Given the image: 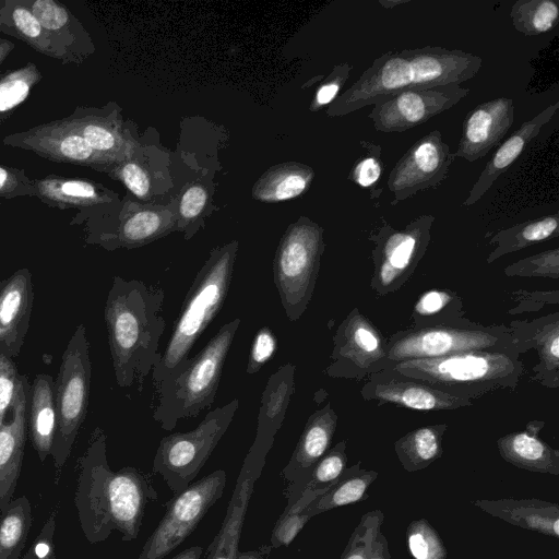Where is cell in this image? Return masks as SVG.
<instances>
[{"label": "cell", "mask_w": 559, "mask_h": 559, "mask_svg": "<svg viewBox=\"0 0 559 559\" xmlns=\"http://www.w3.org/2000/svg\"><path fill=\"white\" fill-rule=\"evenodd\" d=\"M436 217L420 215L397 229L386 221L368 236L373 243V273L370 287L381 296L402 288L413 276L428 250Z\"/></svg>", "instance_id": "30bf717a"}, {"label": "cell", "mask_w": 559, "mask_h": 559, "mask_svg": "<svg viewBox=\"0 0 559 559\" xmlns=\"http://www.w3.org/2000/svg\"><path fill=\"white\" fill-rule=\"evenodd\" d=\"M238 251V241L212 249L183 300L173 332L152 369L155 384L189 357L197 340L216 317L227 297Z\"/></svg>", "instance_id": "277c9868"}, {"label": "cell", "mask_w": 559, "mask_h": 559, "mask_svg": "<svg viewBox=\"0 0 559 559\" xmlns=\"http://www.w3.org/2000/svg\"><path fill=\"white\" fill-rule=\"evenodd\" d=\"M106 435L97 427L83 455L74 503L82 532L91 544L105 542L114 531L122 542L139 536L146 506L157 499L148 474L135 467L114 472L106 454Z\"/></svg>", "instance_id": "6da1fadb"}, {"label": "cell", "mask_w": 559, "mask_h": 559, "mask_svg": "<svg viewBox=\"0 0 559 559\" xmlns=\"http://www.w3.org/2000/svg\"><path fill=\"white\" fill-rule=\"evenodd\" d=\"M402 53L411 66L409 88L460 85L473 79L483 64V59L472 52L439 46L403 49Z\"/></svg>", "instance_id": "ffe728a7"}, {"label": "cell", "mask_w": 559, "mask_h": 559, "mask_svg": "<svg viewBox=\"0 0 559 559\" xmlns=\"http://www.w3.org/2000/svg\"><path fill=\"white\" fill-rule=\"evenodd\" d=\"M323 228L308 217L290 224L273 260V278L285 314L297 321L311 301L324 252Z\"/></svg>", "instance_id": "52a82bcc"}, {"label": "cell", "mask_w": 559, "mask_h": 559, "mask_svg": "<svg viewBox=\"0 0 559 559\" xmlns=\"http://www.w3.org/2000/svg\"><path fill=\"white\" fill-rule=\"evenodd\" d=\"M67 118L95 152L114 164L129 158L130 142L124 136L115 104L103 108L78 105Z\"/></svg>", "instance_id": "d4e9b609"}, {"label": "cell", "mask_w": 559, "mask_h": 559, "mask_svg": "<svg viewBox=\"0 0 559 559\" xmlns=\"http://www.w3.org/2000/svg\"><path fill=\"white\" fill-rule=\"evenodd\" d=\"M238 406L239 400L235 399L209 412L195 429L162 438L153 472L163 477L175 496L192 484L231 424Z\"/></svg>", "instance_id": "9c48e42d"}, {"label": "cell", "mask_w": 559, "mask_h": 559, "mask_svg": "<svg viewBox=\"0 0 559 559\" xmlns=\"http://www.w3.org/2000/svg\"><path fill=\"white\" fill-rule=\"evenodd\" d=\"M36 194L44 204L59 210H88L115 202L116 194L87 179L50 174L33 179Z\"/></svg>", "instance_id": "f546056e"}, {"label": "cell", "mask_w": 559, "mask_h": 559, "mask_svg": "<svg viewBox=\"0 0 559 559\" xmlns=\"http://www.w3.org/2000/svg\"><path fill=\"white\" fill-rule=\"evenodd\" d=\"M32 525V509L26 496L12 499L0 512V559H23Z\"/></svg>", "instance_id": "ab89813d"}, {"label": "cell", "mask_w": 559, "mask_h": 559, "mask_svg": "<svg viewBox=\"0 0 559 559\" xmlns=\"http://www.w3.org/2000/svg\"><path fill=\"white\" fill-rule=\"evenodd\" d=\"M109 204L78 211L70 221L72 226L85 225L86 243L98 245L106 250L133 249L176 228V218L168 211L126 203L114 215Z\"/></svg>", "instance_id": "8fae6325"}, {"label": "cell", "mask_w": 559, "mask_h": 559, "mask_svg": "<svg viewBox=\"0 0 559 559\" xmlns=\"http://www.w3.org/2000/svg\"><path fill=\"white\" fill-rule=\"evenodd\" d=\"M559 236V214L555 212L535 219H528L511 227L500 229L489 240L495 249L487 255L492 263L506 254L525 249L535 243Z\"/></svg>", "instance_id": "e575fe53"}, {"label": "cell", "mask_w": 559, "mask_h": 559, "mask_svg": "<svg viewBox=\"0 0 559 559\" xmlns=\"http://www.w3.org/2000/svg\"><path fill=\"white\" fill-rule=\"evenodd\" d=\"M409 328L465 322L463 299L451 289L433 288L419 296L414 305Z\"/></svg>", "instance_id": "74e56055"}, {"label": "cell", "mask_w": 559, "mask_h": 559, "mask_svg": "<svg viewBox=\"0 0 559 559\" xmlns=\"http://www.w3.org/2000/svg\"><path fill=\"white\" fill-rule=\"evenodd\" d=\"M226 473L217 469L190 484L165 507L166 512L146 539L138 559H164L197 528L222 497Z\"/></svg>", "instance_id": "7c38bea8"}, {"label": "cell", "mask_w": 559, "mask_h": 559, "mask_svg": "<svg viewBox=\"0 0 559 559\" xmlns=\"http://www.w3.org/2000/svg\"><path fill=\"white\" fill-rule=\"evenodd\" d=\"M405 537L414 559L448 558V550L439 532L426 519L412 521L407 525Z\"/></svg>", "instance_id": "7bdbcfd3"}, {"label": "cell", "mask_w": 559, "mask_h": 559, "mask_svg": "<svg viewBox=\"0 0 559 559\" xmlns=\"http://www.w3.org/2000/svg\"><path fill=\"white\" fill-rule=\"evenodd\" d=\"M33 304L32 274L27 267L0 281V352L11 358L21 353Z\"/></svg>", "instance_id": "603a6c76"}, {"label": "cell", "mask_w": 559, "mask_h": 559, "mask_svg": "<svg viewBox=\"0 0 559 559\" xmlns=\"http://www.w3.org/2000/svg\"><path fill=\"white\" fill-rule=\"evenodd\" d=\"M514 122L512 98L497 97L475 106L464 119L453 157L472 163L485 157L507 135Z\"/></svg>", "instance_id": "7402d4cb"}, {"label": "cell", "mask_w": 559, "mask_h": 559, "mask_svg": "<svg viewBox=\"0 0 559 559\" xmlns=\"http://www.w3.org/2000/svg\"><path fill=\"white\" fill-rule=\"evenodd\" d=\"M15 49V44L9 39L0 38V66Z\"/></svg>", "instance_id": "91938a15"}, {"label": "cell", "mask_w": 559, "mask_h": 559, "mask_svg": "<svg viewBox=\"0 0 559 559\" xmlns=\"http://www.w3.org/2000/svg\"><path fill=\"white\" fill-rule=\"evenodd\" d=\"M408 0H379L378 3L384 9H393L396 5L408 3Z\"/></svg>", "instance_id": "94428289"}, {"label": "cell", "mask_w": 559, "mask_h": 559, "mask_svg": "<svg viewBox=\"0 0 559 559\" xmlns=\"http://www.w3.org/2000/svg\"><path fill=\"white\" fill-rule=\"evenodd\" d=\"M21 376L13 358L0 352V426L11 409L20 386Z\"/></svg>", "instance_id": "f907efd6"}, {"label": "cell", "mask_w": 559, "mask_h": 559, "mask_svg": "<svg viewBox=\"0 0 559 559\" xmlns=\"http://www.w3.org/2000/svg\"><path fill=\"white\" fill-rule=\"evenodd\" d=\"M336 426L337 415L330 402L309 416L296 448L282 471L287 483L284 491L287 501L285 508H290L299 499L314 465L330 449Z\"/></svg>", "instance_id": "d6986e66"}, {"label": "cell", "mask_w": 559, "mask_h": 559, "mask_svg": "<svg viewBox=\"0 0 559 559\" xmlns=\"http://www.w3.org/2000/svg\"><path fill=\"white\" fill-rule=\"evenodd\" d=\"M267 453V450L251 444L236 480L226 515L218 533L207 548L205 559H237L249 501L254 484L265 465Z\"/></svg>", "instance_id": "44dd1931"}, {"label": "cell", "mask_w": 559, "mask_h": 559, "mask_svg": "<svg viewBox=\"0 0 559 559\" xmlns=\"http://www.w3.org/2000/svg\"><path fill=\"white\" fill-rule=\"evenodd\" d=\"M271 550L270 545H264L255 550L239 551L237 559H265Z\"/></svg>", "instance_id": "6f0895ef"}, {"label": "cell", "mask_w": 559, "mask_h": 559, "mask_svg": "<svg viewBox=\"0 0 559 559\" xmlns=\"http://www.w3.org/2000/svg\"><path fill=\"white\" fill-rule=\"evenodd\" d=\"M207 201V191L201 185L189 186L181 195L179 205L178 228L189 239L198 230V221L204 212Z\"/></svg>", "instance_id": "7dc6e473"}, {"label": "cell", "mask_w": 559, "mask_h": 559, "mask_svg": "<svg viewBox=\"0 0 559 559\" xmlns=\"http://www.w3.org/2000/svg\"><path fill=\"white\" fill-rule=\"evenodd\" d=\"M377 477V471L362 468L361 461H358L346 467L338 480L307 508L316 516L338 507L364 501L369 498L367 491Z\"/></svg>", "instance_id": "8d00e7d4"}, {"label": "cell", "mask_w": 559, "mask_h": 559, "mask_svg": "<svg viewBox=\"0 0 559 559\" xmlns=\"http://www.w3.org/2000/svg\"><path fill=\"white\" fill-rule=\"evenodd\" d=\"M513 27L525 36L552 31L559 21V4L555 0H518L510 10Z\"/></svg>", "instance_id": "b9f144b4"}, {"label": "cell", "mask_w": 559, "mask_h": 559, "mask_svg": "<svg viewBox=\"0 0 559 559\" xmlns=\"http://www.w3.org/2000/svg\"><path fill=\"white\" fill-rule=\"evenodd\" d=\"M359 144L366 150V154L357 158L348 174V179L361 188L371 189V198H373V187L378 183L384 167L381 157L382 147L366 140H361Z\"/></svg>", "instance_id": "bcb514c9"}, {"label": "cell", "mask_w": 559, "mask_h": 559, "mask_svg": "<svg viewBox=\"0 0 559 559\" xmlns=\"http://www.w3.org/2000/svg\"><path fill=\"white\" fill-rule=\"evenodd\" d=\"M0 33L22 40L35 51L62 64L71 63L41 26L26 0H0Z\"/></svg>", "instance_id": "1f68e13d"}, {"label": "cell", "mask_w": 559, "mask_h": 559, "mask_svg": "<svg viewBox=\"0 0 559 559\" xmlns=\"http://www.w3.org/2000/svg\"><path fill=\"white\" fill-rule=\"evenodd\" d=\"M365 401H376L378 406L393 405L415 411H453L473 405L472 401L457 399L415 379L384 370L369 377L360 390Z\"/></svg>", "instance_id": "ac0fdd59"}, {"label": "cell", "mask_w": 559, "mask_h": 559, "mask_svg": "<svg viewBox=\"0 0 559 559\" xmlns=\"http://www.w3.org/2000/svg\"><path fill=\"white\" fill-rule=\"evenodd\" d=\"M41 26L73 64L83 63L95 45L81 21L57 0H26Z\"/></svg>", "instance_id": "83f0119b"}, {"label": "cell", "mask_w": 559, "mask_h": 559, "mask_svg": "<svg viewBox=\"0 0 559 559\" xmlns=\"http://www.w3.org/2000/svg\"><path fill=\"white\" fill-rule=\"evenodd\" d=\"M453 160L450 146L439 130L418 139L389 174L386 183L392 193L391 205L440 186L448 178Z\"/></svg>", "instance_id": "5bb4252c"}, {"label": "cell", "mask_w": 559, "mask_h": 559, "mask_svg": "<svg viewBox=\"0 0 559 559\" xmlns=\"http://www.w3.org/2000/svg\"><path fill=\"white\" fill-rule=\"evenodd\" d=\"M277 341L269 326L261 328L252 341L246 371L249 374L258 372L275 354Z\"/></svg>", "instance_id": "db71d44e"}, {"label": "cell", "mask_w": 559, "mask_h": 559, "mask_svg": "<svg viewBox=\"0 0 559 559\" xmlns=\"http://www.w3.org/2000/svg\"><path fill=\"white\" fill-rule=\"evenodd\" d=\"M507 276L559 278V249H549L521 259L503 270Z\"/></svg>", "instance_id": "f6af8a7d"}, {"label": "cell", "mask_w": 559, "mask_h": 559, "mask_svg": "<svg viewBox=\"0 0 559 559\" xmlns=\"http://www.w3.org/2000/svg\"><path fill=\"white\" fill-rule=\"evenodd\" d=\"M239 325V318L222 325L197 355L188 357L155 384L158 404L153 418L163 429L170 431L179 419L195 417L212 406Z\"/></svg>", "instance_id": "5b68a950"}, {"label": "cell", "mask_w": 559, "mask_h": 559, "mask_svg": "<svg viewBox=\"0 0 559 559\" xmlns=\"http://www.w3.org/2000/svg\"><path fill=\"white\" fill-rule=\"evenodd\" d=\"M383 522L384 514L381 510L365 513L354 528L340 559H368Z\"/></svg>", "instance_id": "ee69618b"}, {"label": "cell", "mask_w": 559, "mask_h": 559, "mask_svg": "<svg viewBox=\"0 0 559 559\" xmlns=\"http://www.w3.org/2000/svg\"><path fill=\"white\" fill-rule=\"evenodd\" d=\"M2 144L31 151L45 159L106 173L114 164L95 152L67 117L7 134Z\"/></svg>", "instance_id": "9a60e30c"}, {"label": "cell", "mask_w": 559, "mask_h": 559, "mask_svg": "<svg viewBox=\"0 0 559 559\" xmlns=\"http://www.w3.org/2000/svg\"><path fill=\"white\" fill-rule=\"evenodd\" d=\"M559 109L556 102L532 119L523 122L507 140H504L487 162L477 180L463 201L464 206L474 205L491 188L495 181L520 157L527 144L537 136L542 128L548 123Z\"/></svg>", "instance_id": "4316f807"}, {"label": "cell", "mask_w": 559, "mask_h": 559, "mask_svg": "<svg viewBox=\"0 0 559 559\" xmlns=\"http://www.w3.org/2000/svg\"><path fill=\"white\" fill-rule=\"evenodd\" d=\"M352 70L353 66L348 62L336 64L316 91L314 97L310 104V110L318 111L333 103L348 80Z\"/></svg>", "instance_id": "816d5d0a"}, {"label": "cell", "mask_w": 559, "mask_h": 559, "mask_svg": "<svg viewBox=\"0 0 559 559\" xmlns=\"http://www.w3.org/2000/svg\"><path fill=\"white\" fill-rule=\"evenodd\" d=\"M447 424L426 425L413 429L394 442L402 467L409 473L425 469L442 456V439Z\"/></svg>", "instance_id": "836d02e7"}, {"label": "cell", "mask_w": 559, "mask_h": 559, "mask_svg": "<svg viewBox=\"0 0 559 559\" xmlns=\"http://www.w3.org/2000/svg\"><path fill=\"white\" fill-rule=\"evenodd\" d=\"M346 440L337 442L317 462L307 479L299 499L287 510L300 511L324 495L347 467Z\"/></svg>", "instance_id": "f35d334b"}, {"label": "cell", "mask_w": 559, "mask_h": 559, "mask_svg": "<svg viewBox=\"0 0 559 559\" xmlns=\"http://www.w3.org/2000/svg\"><path fill=\"white\" fill-rule=\"evenodd\" d=\"M165 293L119 275L112 278L104 317L116 382L130 388L134 382L141 392L145 377L158 360L159 340L166 323L162 316Z\"/></svg>", "instance_id": "7a4b0ae2"}, {"label": "cell", "mask_w": 559, "mask_h": 559, "mask_svg": "<svg viewBox=\"0 0 559 559\" xmlns=\"http://www.w3.org/2000/svg\"><path fill=\"white\" fill-rule=\"evenodd\" d=\"M331 362L324 372L330 378L367 380L386 369L385 337L358 308H354L333 336Z\"/></svg>", "instance_id": "4fadbf2b"}, {"label": "cell", "mask_w": 559, "mask_h": 559, "mask_svg": "<svg viewBox=\"0 0 559 559\" xmlns=\"http://www.w3.org/2000/svg\"><path fill=\"white\" fill-rule=\"evenodd\" d=\"M386 369L395 364L439 358L472 350L516 352L524 354L513 330L506 325L465 322L407 328L385 337Z\"/></svg>", "instance_id": "8992f818"}, {"label": "cell", "mask_w": 559, "mask_h": 559, "mask_svg": "<svg viewBox=\"0 0 559 559\" xmlns=\"http://www.w3.org/2000/svg\"><path fill=\"white\" fill-rule=\"evenodd\" d=\"M411 84L409 61L402 50L384 52L372 61L352 86L329 105L326 114L330 117H340L369 105H377L409 88Z\"/></svg>", "instance_id": "e0dca14e"}, {"label": "cell", "mask_w": 559, "mask_h": 559, "mask_svg": "<svg viewBox=\"0 0 559 559\" xmlns=\"http://www.w3.org/2000/svg\"><path fill=\"white\" fill-rule=\"evenodd\" d=\"M36 191L25 169L0 164V199L35 197Z\"/></svg>", "instance_id": "f5cc1de1"}, {"label": "cell", "mask_w": 559, "mask_h": 559, "mask_svg": "<svg viewBox=\"0 0 559 559\" xmlns=\"http://www.w3.org/2000/svg\"><path fill=\"white\" fill-rule=\"evenodd\" d=\"M368 559H392L389 551L388 539L382 531L378 532Z\"/></svg>", "instance_id": "9f6ffc18"}, {"label": "cell", "mask_w": 559, "mask_h": 559, "mask_svg": "<svg viewBox=\"0 0 559 559\" xmlns=\"http://www.w3.org/2000/svg\"><path fill=\"white\" fill-rule=\"evenodd\" d=\"M41 79L43 74L33 61L0 74V127L28 98Z\"/></svg>", "instance_id": "60d3db41"}, {"label": "cell", "mask_w": 559, "mask_h": 559, "mask_svg": "<svg viewBox=\"0 0 559 559\" xmlns=\"http://www.w3.org/2000/svg\"><path fill=\"white\" fill-rule=\"evenodd\" d=\"M106 173L112 178L120 180L134 195L140 199H146L151 193L148 176L136 162L126 159L112 165Z\"/></svg>", "instance_id": "681fc988"}, {"label": "cell", "mask_w": 559, "mask_h": 559, "mask_svg": "<svg viewBox=\"0 0 559 559\" xmlns=\"http://www.w3.org/2000/svg\"><path fill=\"white\" fill-rule=\"evenodd\" d=\"M472 504L521 528L558 539L559 504L537 498L476 499Z\"/></svg>", "instance_id": "f1b7e54d"}, {"label": "cell", "mask_w": 559, "mask_h": 559, "mask_svg": "<svg viewBox=\"0 0 559 559\" xmlns=\"http://www.w3.org/2000/svg\"><path fill=\"white\" fill-rule=\"evenodd\" d=\"M388 370L473 402L495 391H514L525 366L516 352L472 350L402 361Z\"/></svg>", "instance_id": "3957f363"}, {"label": "cell", "mask_w": 559, "mask_h": 559, "mask_svg": "<svg viewBox=\"0 0 559 559\" xmlns=\"http://www.w3.org/2000/svg\"><path fill=\"white\" fill-rule=\"evenodd\" d=\"M314 177L311 167L285 163L271 167L254 185L252 194L262 202H281L305 193Z\"/></svg>", "instance_id": "d590c367"}, {"label": "cell", "mask_w": 559, "mask_h": 559, "mask_svg": "<svg viewBox=\"0 0 559 559\" xmlns=\"http://www.w3.org/2000/svg\"><path fill=\"white\" fill-rule=\"evenodd\" d=\"M311 518L313 516L307 507L300 511L284 509L273 527L270 539L271 548L289 546Z\"/></svg>", "instance_id": "c3c4849f"}, {"label": "cell", "mask_w": 559, "mask_h": 559, "mask_svg": "<svg viewBox=\"0 0 559 559\" xmlns=\"http://www.w3.org/2000/svg\"><path fill=\"white\" fill-rule=\"evenodd\" d=\"M203 554V548L200 546L189 547L170 559H200Z\"/></svg>", "instance_id": "680465c9"}, {"label": "cell", "mask_w": 559, "mask_h": 559, "mask_svg": "<svg viewBox=\"0 0 559 559\" xmlns=\"http://www.w3.org/2000/svg\"><path fill=\"white\" fill-rule=\"evenodd\" d=\"M544 421L533 420L521 431L497 440L500 456L511 465L528 472L559 475V451L539 438Z\"/></svg>", "instance_id": "4dcf8cb0"}, {"label": "cell", "mask_w": 559, "mask_h": 559, "mask_svg": "<svg viewBox=\"0 0 559 559\" xmlns=\"http://www.w3.org/2000/svg\"><path fill=\"white\" fill-rule=\"evenodd\" d=\"M27 377L21 376L20 386L9 417L0 426V512L12 501L21 473L27 427L29 400Z\"/></svg>", "instance_id": "cb8c5ba5"}, {"label": "cell", "mask_w": 559, "mask_h": 559, "mask_svg": "<svg viewBox=\"0 0 559 559\" xmlns=\"http://www.w3.org/2000/svg\"><path fill=\"white\" fill-rule=\"evenodd\" d=\"M468 93L460 85L406 88L373 105L368 118L377 131L404 132L452 108Z\"/></svg>", "instance_id": "2e32d148"}, {"label": "cell", "mask_w": 559, "mask_h": 559, "mask_svg": "<svg viewBox=\"0 0 559 559\" xmlns=\"http://www.w3.org/2000/svg\"><path fill=\"white\" fill-rule=\"evenodd\" d=\"M27 424L33 448L44 463L51 452L57 428L55 381L47 373H38L29 388Z\"/></svg>", "instance_id": "d6a6232c"}, {"label": "cell", "mask_w": 559, "mask_h": 559, "mask_svg": "<svg viewBox=\"0 0 559 559\" xmlns=\"http://www.w3.org/2000/svg\"><path fill=\"white\" fill-rule=\"evenodd\" d=\"M90 344L84 324H79L61 357L55 380L57 428L51 456L59 475L85 420L91 386Z\"/></svg>", "instance_id": "ba28073f"}, {"label": "cell", "mask_w": 559, "mask_h": 559, "mask_svg": "<svg viewBox=\"0 0 559 559\" xmlns=\"http://www.w3.org/2000/svg\"><path fill=\"white\" fill-rule=\"evenodd\" d=\"M57 510L52 511L23 559H56L53 535Z\"/></svg>", "instance_id": "11a10c76"}, {"label": "cell", "mask_w": 559, "mask_h": 559, "mask_svg": "<svg viewBox=\"0 0 559 559\" xmlns=\"http://www.w3.org/2000/svg\"><path fill=\"white\" fill-rule=\"evenodd\" d=\"M524 354L534 348L538 364L533 367L532 381L547 389L559 388V312L533 320H513L509 325Z\"/></svg>", "instance_id": "484cf974"}]
</instances>
